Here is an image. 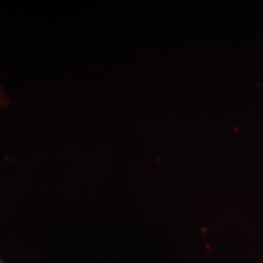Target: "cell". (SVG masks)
<instances>
[{"mask_svg": "<svg viewBox=\"0 0 263 263\" xmlns=\"http://www.w3.org/2000/svg\"><path fill=\"white\" fill-rule=\"evenodd\" d=\"M9 104H10V99L8 97V94H6L4 88L0 85V110H2V108H5Z\"/></svg>", "mask_w": 263, "mask_h": 263, "instance_id": "obj_1", "label": "cell"}, {"mask_svg": "<svg viewBox=\"0 0 263 263\" xmlns=\"http://www.w3.org/2000/svg\"><path fill=\"white\" fill-rule=\"evenodd\" d=\"M0 263H6L5 261H4V259H3L2 257H0Z\"/></svg>", "mask_w": 263, "mask_h": 263, "instance_id": "obj_2", "label": "cell"}]
</instances>
